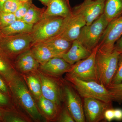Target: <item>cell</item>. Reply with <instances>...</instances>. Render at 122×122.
<instances>
[{
    "instance_id": "40",
    "label": "cell",
    "mask_w": 122,
    "mask_h": 122,
    "mask_svg": "<svg viewBox=\"0 0 122 122\" xmlns=\"http://www.w3.org/2000/svg\"><path fill=\"white\" fill-rule=\"evenodd\" d=\"M39 0L41 1L42 3V4L47 6L48 3H49V0Z\"/></svg>"
},
{
    "instance_id": "24",
    "label": "cell",
    "mask_w": 122,
    "mask_h": 122,
    "mask_svg": "<svg viewBox=\"0 0 122 122\" xmlns=\"http://www.w3.org/2000/svg\"><path fill=\"white\" fill-rule=\"evenodd\" d=\"M104 14L109 23L122 16V0H105Z\"/></svg>"
},
{
    "instance_id": "30",
    "label": "cell",
    "mask_w": 122,
    "mask_h": 122,
    "mask_svg": "<svg viewBox=\"0 0 122 122\" xmlns=\"http://www.w3.org/2000/svg\"><path fill=\"white\" fill-rule=\"evenodd\" d=\"M21 3L20 0H7L1 11L14 13Z\"/></svg>"
},
{
    "instance_id": "25",
    "label": "cell",
    "mask_w": 122,
    "mask_h": 122,
    "mask_svg": "<svg viewBox=\"0 0 122 122\" xmlns=\"http://www.w3.org/2000/svg\"><path fill=\"white\" fill-rule=\"evenodd\" d=\"M32 122V120L17 107L12 110H5L4 111L2 122Z\"/></svg>"
},
{
    "instance_id": "28",
    "label": "cell",
    "mask_w": 122,
    "mask_h": 122,
    "mask_svg": "<svg viewBox=\"0 0 122 122\" xmlns=\"http://www.w3.org/2000/svg\"><path fill=\"white\" fill-rule=\"evenodd\" d=\"M17 20L13 13L0 12V29L9 26Z\"/></svg>"
},
{
    "instance_id": "33",
    "label": "cell",
    "mask_w": 122,
    "mask_h": 122,
    "mask_svg": "<svg viewBox=\"0 0 122 122\" xmlns=\"http://www.w3.org/2000/svg\"><path fill=\"white\" fill-rule=\"evenodd\" d=\"M122 82V53H120L119 55L117 68L115 75L112 81L111 84H118Z\"/></svg>"
},
{
    "instance_id": "32",
    "label": "cell",
    "mask_w": 122,
    "mask_h": 122,
    "mask_svg": "<svg viewBox=\"0 0 122 122\" xmlns=\"http://www.w3.org/2000/svg\"><path fill=\"white\" fill-rule=\"evenodd\" d=\"M59 122H75L74 119L65 105L62 106L60 114L56 120Z\"/></svg>"
},
{
    "instance_id": "42",
    "label": "cell",
    "mask_w": 122,
    "mask_h": 122,
    "mask_svg": "<svg viewBox=\"0 0 122 122\" xmlns=\"http://www.w3.org/2000/svg\"><path fill=\"white\" fill-rule=\"evenodd\" d=\"M2 35V33H1V31L0 29V37Z\"/></svg>"
},
{
    "instance_id": "11",
    "label": "cell",
    "mask_w": 122,
    "mask_h": 122,
    "mask_svg": "<svg viewBox=\"0 0 122 122\" xmlns=\"http://www.w3.org/2000/svg\"><path fill=\"white\" fill-rule=\"evenodd\" d=\"M105 0H84L72 9V12L81 15L86 22L90 25L104 14Z\"/></svg>"
},
{
    "instance_id": "39",
    "label": "cell",
    "mask_w": 122,
    "mask_h": 122,
    "mask_svg": "<svg viewBox=\"0 0 122 122\" xmlns=\"http://www.w3.org/2000/svg\"><path fill=\"white\" fill-rule=\"evenodd\" d=\"M7 0H0V12L2 11L3 6Z\"/></svg>"
},
{
    "instance_id": "26",
    "label": "cell",
    "mask_w": 122,
    "mask_h": 122,
    "mask_svg": "<svg viewBox=\"0 0 122 122\" xmlns=\"http://www.w3.org/2000/svg\"><path fill=\"white\" fill-rule=\"evenodd\" d=\"M45 9H41L32 4L22 20L28 24L34 25L44 17Z\"/></svg>"
},
{
    "instance_id": "12",
    "label": "cell",
    "mask_w": 122,
    "mask_h": 122,
    "mask_svg": "<svg viewBox=\"0 0 122 122\" xmlns=\"http://www.w3.org/2000/svg\"><path fill=\"white\" fill-rule=\"evenodd\" d=\"M83 103L86 121L87 122L102 121L104 119L106 110L113 107L112 103L92 98H84Z\"/></svg>"
},
{
    "instance_id": "17",
    "label": "cell",
    "mask_w": 122,
    "mask_h": 122,
    "mask_svg": "<svg viewBox=\"0 0 122 122\" xmlns=\"http://www.w3.org/2000/svg\"><path fill=\"white\" fill-rule=\"evenodd\" d=\"M92 52L77 39L73 42L70 49L63 54L61 57L72 65L77 62L89 57Z\"/></svg>"
},
{
    "instance_id": "21",
    "label": "cell",
    "mask_w": 122,
    "mask_h": 122,
    "mask_svg": "<svg viewBox=\"0 0 122 122\" xmlns=\"http://www.w3.org/2000/svg\"><path fill=\"white\" fill-rule=\"evenodd\" d=\"M18 73L14 66L13 61L0 49V74L9 84Z\"/></svg>"
},
{
    "instance_id": "8",
    "label": "cell",
    "mask_w": 122,
    "mask_h": 122,
    "mask_svg": "<svg viewBox=\"0 0 122 122\" xmlns=\"http://www.w3.org/2000/svg\"><path fill=\"white\" fill-rule=\"evenodd\" d=\"M63 102L75 122H86L83 103L80 96L69 82L63 79Z\"/></svg>"
},
{
    "instance_id": "6",
    "label": "cell",
    "mask_w": 122,
    "mask_h": 122,
    "mask_svg": "<svg viewBox=\"0 0 122 122\" xmlns=\"http://www.w3.org/2000/svg\"><path fill=\"white\" fill-rule=\"evenodd\" d=\"M108 24L103 14L90 25L83 26L77 40L88 50L92 51L98 45Z\"/></svg>"
},
{
    "instance_id": "9",
    "label": "cell",
    "mask_w": 122,
    "mask_h": 122,
    "mask_svg": "<svg viewBox=\"0 0 122 122\" xmlns=\"http://www.w3.org/2000/svg\"><path fill=\"white\" fill-rule=\"evenodd\" d=\"M41 84L42 95L59 105L63 102V79L47 75L38 71Z\"/></svg>"
},
{
    "instance_id": "41",
    "label": "cell",
    "mask_w": 122,
    "mask_h": 122,
    "mask_svg": "<svg viewBox=\"0 0 122 122\" xmlns=\"http://www.w3.org/2000/svg\"><path fill=\"white\" fill-rule=\"evenodd\" d=\"M29 0H20L22 2H27Z\"/></svg>"
},
{
    "instance_id": "10",
    "label": "cell",
    "mask_w": 122,
    "mask_h": 122,
    "mask_svg": "<svg viewBox=\"0 0 122 122\" xmlns=\"http://www.w3.org/2000/svg\"><path fill=\"white\" fill-rule=\"evenodd\" d=\"M122 36V16L109 22L100 38L98 49L111 52L115 45Z\"/></svg>"
},
{
    "instance_id": "38",
    "label": "cell",
    "mask_w": 122,
    "mask_h": 122,
    "mask_svg": "<svg viewBox=\"0 0 122 122\" xmlns=\"http://www.w3.org/2000/svg\"><path fill=\"white\" fill-rule=\"evenodd\" d=\"M5 110L0 107V122H2L3 121V115Z\"/></svg>"
},
{
    "instance_id": "5",
    "label": "cell",
    "mask_w": 122,
    "mask_h": 122,
    "mask_svg": "<svg viewBox=\"0 0 122 122\" xmlns=\"http://www.w3.org/2000/svg\"><path fill=\"white\" fill-rule=\"evenodd\" d=\"M34 43L30 33L0 37V49L13 61L19 55L30 49Z\"/></svg>"
},
{
    "instance_id": "27",
    "label": "cell",
    "mask_w": 122,
    "mask_h": 122,
    "mask_svg": "<svg viewBox=\"0 0 122 122\" xmlns=\"http://www.w3.org/2000/svg\"><path fill=\"white\" fill-rule=\"evenodd\" d=\"M107 89L111 94L113 102L121 105L122 103V82L118 84H111Z\"/></svg>"
},
{
    "instance_id": "4",
    "label": "cell",
    "mask_w": 122,
    "mask_h": 122,
    "mask_svg": "<svg viewBox=\"0 0 122 122\" xmlns=\"http://www.w3.org/2000/svg\"><path fill=\"white\" fill-rule=\"evenodd\" d=\"M66 18L44 16L39 22L34 25L30 33L34 44L44 42L57 35L63 26Z\"/></svg>"
},
{
    "instance_id": "14",
    "label": "cell",
    "mask_w": 122,
    "mask_h": 122,
    "mask_svg": "<svg viewBox=\"0 0 122 122\" xmlns=\"http://www.w3.org/2000/svg\"><path fill=\"white\" fill-rule=\"evenodd\" d=\"M13 63L16 72L21 75L37 71L40 66L33 56L30 49L19 55L13 60Z\"/></svg>"
},
{
    "instance_id": "3",
    "label": "cell",
    "mask_w": 122,
    "mask_h": 122,
    "mask_svg": "<svg viewBox=\"0 0 122 122\" xmlns=\"http://www.w3.org/2000/svg\"><path fill=\"white\" fill-rule=\"evenodd\" d=\"M82 97L92 98L106 102L112 103V96L107 88L96 81H82L76 78L66 77Z\"/></svg>"
},
{
    "instance_id": "31",
    "label": "cell",
    "mask_w": 122,
    "mask_h": 122,
    "mask_svg": "<svg viewBox=\"0 0 122 122\" xmlns=\"http://www.w3.org/2000/svg\"><path fill=\"white\" fill-rule=\"evenodd\" d=\"M32 4V0H30L26 2H22L17 10L14 13L17 20H22Z\"/></svg>"
},
{
    "instance_id": "7",
    "label": "cell",
    "mask_w": 122,
    "mask_h": 122,
    "mask_svg": "<svg viewBox=\"0 0 122 122\" xmlns=\"http://www.w3.org/2000/svg\"><path fill=\"white\" fill-rule=\"evenodd\" d=\"M98 47V45L92 50L89 57L71 66L69 71L66 74L65 77L76 78L82 81L97 82L95 58Z\"/></svg>"
},
{
    "instance_id": "35",
    "label": "cell",
    "mask_w": 122,
    "mask_h": 122,
    "mask_svg": "<svg viewBox=\"0 0 122 122\" xmlns=\"http://www.w3.org/2000/svg\"><path fill=\"white\" fill-rule=\"evenodd\" d=\"M104 119L107 122H111L114 119V109L113 107L106 110L104 114Z\"/></svg>"
},
{
    "instance_id": "15",
    "label": "cell",
    "mask_w": 122,
    "mask_h": 122,
    "mask_svg": "<svg viewBox=\"0 0 122 122\" xmlns=\"http://www.w3.org/2000/svg\"><path fill=\"white\" fill-rule=\"evenodd\" d=\"M71 65L61 57H54L40 65L38 70L47 75L60 78L69 71Z\"/></svg>"
},
{
    "instance_id": "23",
    "label": "cell",
    "mask_w": 122,
    "mask_h": 122,
    "mask_svg": "<svg viewBox=\"0 0 122 122\" xmlns=\"http://www.w3.org/2000/svg\"><path fill=\"white\" fill-rule=\"evenodd\" d=\"M33 26L22 20H16L9 26L0 30L3 35L29 33L32 32Z\"/></svg>"
},
{
    "instance_id": "18",
    "label": "cell",
    "mask_w": 122,
    "mask_h": 122,
    "mask_svg": "<svg viewBox=\"0 0 122 122\" xmlns=\"http://www.w3.org/2000/svg\"><path fill=\"white\" fill-rule=\"evenodd\" d=\"M44 16L66 17L72 13L69 0H49Z\"/></svg>"
},
{
    "instance_id": "36",
    "label": "cell",
    "mask_w": 122,
    "mask_h": 122,
    "mask_svg": "<svg viewBox=\"0 0 122 122\" xmlns=\"http://www.w3.org/2000/svg\"><path fill=\"white\" fill-rule=\"evenodd\" d=\"M114 51L119 54L122 53V36L115 43Z\"/></svg>"
},
{
    "instance_id": "16",
    "label": "cell",
    "mask_w": 122,
    "mask_h": 122,
    "mask_svg": "<svg viewBox=\"0 0 122 122\" xmlns=\"http://www.w3.org/2000/svg\"><path fill=\"white\" fill-rule=\"evenodd\" d=\"M36 102L38 110L46 121L56 122L62 106L42 96Z\"/></svg>"
},
{
    "instance_id": "1",
    "label": "cell",
    "mask_w": 122,
    "mask_h": 122,
    "mask_svg": "<svg viewBox=\"0 0 122 122\" xmlns=\"http://www.w3.org/2000/svg\"><path fill=\"white\" fill-rule=\"evenodd\" d=\"M16 107L34 122L46 121L40 113L36 100L29 90L22 75L18 73L8 84Z\"/></svg>"
},
{
    "instance_id": "2",
    "label": "cell",
    "mask_w": 122,
    "mask_h": 122,
    "mask_svg": "<svg viewBox=\"0 0 122 122\" xmlns=\"http://www.w3.org/2000/svg\"><path fill=\"white\" fill-rule=\"evenodd\" d=\"M119 54L113 51L106 52L98 49L95 58L97 82L107 88L112 81L117 68Z\"/></svg>"
},
{
    "instance_id": "13",
    "label": "cell",
    "mask_w": 122,
    "mask_h": 122,
    "mask_svg": "<svg viewBox=\"0 0 122 122\" xmlns=\"http://www.w3.org/2000/svg\"><path fill=\"white\" fill-rule=\"evenodd\" d=\"M86 22L81 15L73 13L66 18L63 26L58 34L55 36L60 37L71 41L77 40L82 28Z\"/></svg>"
},
{
    "instance_id": "22",
    "label": "cell",
    "mask_w": 122,
    "mask_h": 122,
    "mask_svg": "<svg viewBox=\"0 0 122 122\" xmlns=\"http://www.w3.org/2000/svg\"><path fill=\"white\" fill-rule=\"evenodd\" d=\"M37 71L30 72L22 75L29 90L35 100L42 96L41 82Z\"/></svg>"
},
{
    "instance_id": "20",
    "label": "cell",
    "mask_w": 122,
    "mask_h": 122,
    "mask_svg": "<svg viewBox=\"0 0 122 122\" xmlns=\"http://www.w3.org/2000/svg\"><path fill=\"white\" fill-rule=\"evenodd\" d=\"M73 42L60 37L54 36L44 42L55 54L61 57L70 49Z\"/></svg>"
},
{
    "instance_id": "29",
    "label": "cell",
    "mask_w": 122,
    "mask_h": 122,
    "mask_svg": "<svg viewBox=\"0 0 122 122\" xmlns=\"http://www.w3.org/2000/svg\"><path fill=\"white\" fill-rule=\"evenodd\" d=\"M0 107L5 110L16 108L12 98L0 90Z\"/></svg>"
},
{
    "instance_id": "19",
    "label": "cell",
    "mask_w": 122,
    "mask_h": 122,
    "mask_svg": "<svg viewBox=\"0 0 122 122\" xmlns=\"http://www.w3.org/2000/svg\"><path fill=\"white\" fill-rule=\"evenodd\" d=\"M30 50L33 56L40 65L53 57H58L44 42L34 43L30 48Z\"/></svg>"
},
{
    "instance_id": "34",
    "label": "cell",
    "mask_w": 122,
    "mask_h": 122,
    "mask_svg": "<svg viewBox=\"0 0 122 122\" xmlns=\"http://www.w3.org/2000/svg\"><path fill=\"white\" fill-rule=\"evenodd\" d=\"M0 90L12 98V94L8 84L4 78L0 74Z\"/></svg>"
},
{
    "instance_id": "37",
    "label": "cell",
    "mask_w": 122,
    "mask_h": 122,
    "mask_svg": "<svg viewBox=\"0 0 122 122\" xmlns=\"http://www.w3.org/2000/svg\"><path fill=\"white\" fill-rule=\"evenodd\" d=\"M114 119L117 121L122 120V109L120 108L114 109Z\"/></svg>"
}]
</instances>
